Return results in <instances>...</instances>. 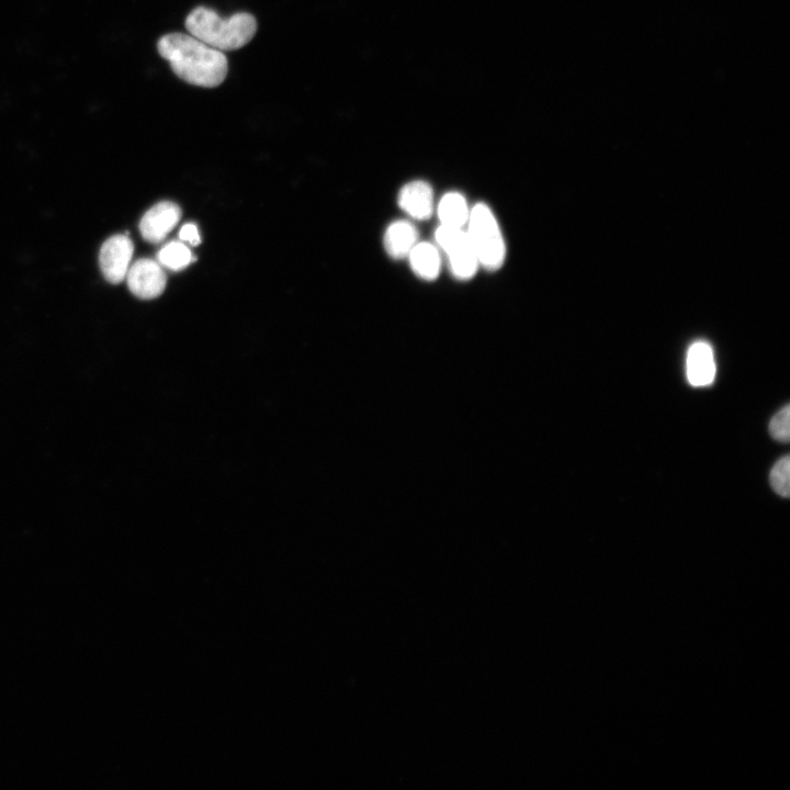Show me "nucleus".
Wrapping results in <instances>:
<instances>
[{
    "instance_id": "f257e3e1",
    "label": "nucleus",
    "mask_w": 790,
    "mask_h": 790,
    "mask_svg": "<svg viewBox=\"0 0 790 790\" xmlns=\"http://www.w3.org/2000/svg\"><path fill=\"white\" fill-rule=\"evenodd\" d=\"M159 55L183 81L205 88L219 86L227 76L225 54L191 34H166L157 43Z\"/></svg>"
},
{
    "instance_id": "f03ea898",
    "label": "nucleus",
    "mask_w": 790,
    "mask_h": 790,
    "mask_svg": "<svg viewBox=\"0 0 790 790\" xmlns=\"http://www.w3.org/2000/svg\"><path fill=\"white\" fill-rule=\"evenodd\" d=\"M185 29L206 45L228 52L239 49L252 40L257 21L248 12H237L223 19L212 9L198 7L187 16Z\"/></svg>"
},
{
    "instance_id": "7ed1b4c3",
    "label": "nucleus",
    "mask_w": 790,
    "mask_h": 790,
    "mask_svg": "<svg viewBox=\"0 0 790 790\" xmlns=\"http://www.w3.org/2000/svg\"><path fill=\"white\" fill-rule=\"evenodd\" d=\"M465 227L479 267L488 272L499 270L505 263L507 249L504 235L490 207L484 202L476 203L471 207Z\"/></svg>"
},
{
    "instance_id": "20e7f679",
    "label": "nucleus",
    "mask_w": 790,
    "mask_h": 790,
    "mask_svg": "<svg viewBox=\"0 0 790 790\" xmlns=\"http://www.w3.org/2000/svg\"><path fill=\"white\" fill-rule=\"evenodd\" d=\"M435 240L456 280L469 281L474 278L479 263L465 228L439 225L435 230Z\"/></svg>"
},
{
    "instance_id": "39448f33",
    "label": "nucleus",
    "mask_w": 790,
    "mask_h": 790,
    "mask_svg": "<svg viewBox=\"0 0 790 790\" xmlns=\"http://www.w3.org/2000/svg\"><path fill=\"white\" fill-rule=\"evenodd\" d=\"M134 246L127 235L119 234L108 238L99 252V264L103 276L110 282H122L131 266Z\"/></svg>"
},
{
    "instance_id": "423d86ee",
    "label": "nucleus",
    "mask_w": 790,
    "mask_h": 790,
    "mask_svg": "<svg viewBox=\"0 0 790 790\" xmlns=\"http://www.w3.org/2000/svg\"><path fill=\"white\" fill-rule=\"evenodd\" d=\"M125 279L129 291L144 300L159 296L167 282L161 264L148 258L139 259L131 264Z\"/></svg>"
},
{
    "instance_id": "0eeeda50",
    "label": "nucleus",
    "mask_w": 790,
    "mask_h": 790,
    "mask_svg": "<svg viewBox=\"0 0 790 790\" xmlns=\"http://www.w3.org/2000/svg\"><path fill=\"white\" fill-rule=\"evenodd\" d=\"M181 218L180 207L170 201H162L150 207L142 217L139 230L143 238L156 244L176 227Z\"/></svg>"
},
{
    "instance_id": "6e6552de",
    "label": "nucleus",
    "mask_w": 790,
    "mask_h": 790,
    "mask_svg": "<svg viewBox=\"0 0 790 790\" xmlns=\"http://www.w3.org/2000/svg\"><path fill=\"white\" fill-rule=\"evenodd\" d=\"M397 204L410 218L427 221L433 213V190L424 180L405 183L397 194Z\"/></svg>"
},
{
    "instance_id": "1a4fd4ad",
    "label": "nucleus",
    "mask_w": 790,
    "mask_h": 790,
    "mask_svg": "<svg viewBox=\"0 0 790 790\" xmlns=\"http://www.w3.org/2000/svg\"><path fill=\"white\" fill-rule=\"evenodd\" d=\"M686 371L692 386H707L713 382L715 363L709 343L697 341L691 345L687 353Z\"/></svg>"
},
{
    "instance_id": "9d476101",
    "label": "nucleus",
    "mask_w": 790,
    "mask_h": 790,
    "mask_svg": "<svg viewBox=\"0 0 790 790\" xmlns=\"http://www.w3.org/2000/svg\"><path fill=\"white\" fill-rule=\"evenodd\" d=\"M418 230L411 222L398 219L386 227L383 235V247L390 258L402 260L408 257L418 242Z\"/></svg>"
},
{
    "instance_id": "9b49d317",
    "label": "nucleus",
    "mask_w": 790,
    "mask_h": 790,
    "mask_svg": "<svg viewBox=\"0 0 790 790\" xmlns=\"http://www.w3.org/2000/svg\"><path fill=\"white\" fill-rule=\"evenodd\" d=\"M408 262L416 276L424 281H435L441 271V251L436 244L418 241L409 252Z\"/></svg>"
},
{
    "instance_id": "f8f14e48",
    "label": "nucleus",
    "mask_w": 790,
    "mask_h": 790,
    "mask_svg": "<svg viewBox=\"0 0 790 790\" xmlns=\"http://www.w3.org/2000/svg\"><path fill=\"white\" fill-rule=\"evenodd\" d=\"M471 208L460 192H447L437 206V214L442 226L465 228Z\"/></svg>"
},
{
    "instance_id": "ddd939ff",
    "label": "nucleus",
    "mask_w": 790,
    "mask_h": 790,
    "mask_svg": "<svg viewBox=\"0 0 790 790\" xmlns=\"http://www.w3.org/2000/svg\"><path fill=\"white\" fill-rule=\"evenodd\" d=\"M193 260L190 249L180 241L168 242L158 252L159 263L173 271L187 268Z\"/></svg>"
},
{
    "instance_id": "4468645a",
    "label": "nucleus",
    "mask_w": 790,
    "mask_h": 790,
    "mask_svg": "<svg viewBox=\"0 0 790 790\" xmlns=\"http://www.w3.org/2000/svg\"><path fill=\"white\" fill-rule=\"evenodd\" d=\"M771 488L780 496L788 497L790 494V459L788 455L779 459L769 474Z\"/></svg>"
},
{
    "instance_id": "2eb2a0df",
    "label": "nucleus",
    "mask_w": 790,
    "mask_h": 790,
    "mask_svg": "<svg viewBox=\"0 0 790 790\" xmlns=\"http://www.w3.org/2000/svg\"><path fill=\"white\" fill-rule=\"evenodd\" d=\"M790 409L789 405L781 408L769 422L770 436L781 442H788L790 438L789 426Z\"/></svg>"
},
{
    "instance_id": "dca6fc26",
    "label": "nucleus",
    "mask_w": 790,
    "mask_h": 790,
    "mask_svg": "<svg viewBox=\"0 0 790 790\" xmlns=\"http://www.w3.org/2000/svg\"><path fill=\"white\" fill-rule=\"evenodd\" d=\"M181 240L189 242L192 246L199 245L201 241L198 227L193 223H188L182 226L179 233Z\"/></svg>"
}]
</instances>
